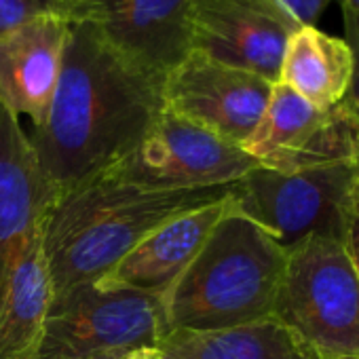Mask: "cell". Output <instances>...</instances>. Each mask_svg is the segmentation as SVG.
I'll return each instance as SVG.
<instances>
[{"mask_svg":"<svg viewBox=\"0 0 359 359\" xmlns=\"http://www.w3.org/2000/svg\"><path fill=\"white\" fill-rule=\"evenodd\" d=\"M342 24H344V43L353 53V74L340 106L346 112H351L355 118H359V13L348 7H342Z\"/></svg>","mask_w":359,"mask_h":359,"instance_id":"cell-19","label":"cell"},{"mask_svg":"<svg viewBox=\"0 0 359 359\" xmlns=\"http://www.w3.org/2000/svg\"><path fill=\"white\" fill-rule=\"evenodd\" d=\"M47 15H62V0H0V36Z\"/></svg>","mask_w":359,"mask_h":359,"instance_id":"cell-18","label":"cell"},{"mask_svg":"<svg viewBox=\"0 0 359 359\" xmlns=\"http://www.w3.org/2000/svg\"><path fill=\"white\" fill-rule=\"evenodd\" d=\"M342 243L346 248V254L359 275V180L355 189L351 191L346 203H344V233Z\"/></svg>","mask_w":359,"mask_h":359,"instance_id":"cell-20","label":"cell"},{"mask_svg":"<svg viewBox=\"0 0 359 359\" xmlns=\"http://www.w3.org/2000/svg\"><path fill=\"white\" fill-rule=\"evenodd\" d=\"M258 167L239 144L165 108L148 135L102 175L148 191H197L231 187Z\"/></svg>","mask_w":359,"mask_h":359,"instance_id":"cell-7","label":"cell"},{"mask_svg":"<svg viewBox=\"0 0 359 359\" xmlns=\"http://www.w3.org/2000/svg\"><path fill=\"white\" fill-rule=\"evenodd\" d=\"M158 348L163 359H319L275 317L218 332H169Z\"/></svg>","mask_w":359,"mask_h":359,"instance_id":"cell-17","label":"cell"},{"mask_svg":"<svg viewBox=\"0 0 359 359\" xmlns=\"http://www.w3.org/2000/svg\"><path fill=\"white\" fill-rule=\"evenodd\" d=\"M279 3L300 26H315L330 0H279Z\"/></svg>","mask_w":359,"mask_h":359,"instance_id":"cell-21","label":"cell"},{"mask_svg":"<svg viewBox=\"0 0 359 359\" xmlns=\"http://www.w3.org/2000/svg\"><path fill=\"white\" fill-rule=\"evenodd\" d=\"M70 22L62 15L34 20L0 36V102L26 114L32 127L43 125L55 95Z\"/></svg>","mask_w":359,"mask_h":359,"instance_id":"cell-13","label":"cell"},{"mask_svg":"<svg viewBox=\"0 0 359 359\" xmlns=\"http://www.w3.org/2000/svg\"><path fill=\"white\" fill-rule=\"evenodd\" d=\"M53 298L41 222L15 256L0 294V359H39Z\"/></svg>","mask_w":359,"mask_h":359,"instance_id":"cell-15","label":"cell"},{"mask_svg":"<svg viewBox=\"0 0 359 359\" xmlns=\"http://www.w3.org/2000/svg\"><path fill=\"white\" fill-rule=\"evenodd\" d=\"M300 24L279 0H191V51L279 81L287 39Z\"/></svg>","mask_w":359,"mask_h":359,"instance_id":"cell-9","label":"cell"},{"mask_svg":"<svg viewBox=\"0 0 359 359\" xmlns=\"http://www.w3.org/2000/svg\"><path fill=\"white\" fill-rule=\"evenodd\" d=\"M241 148L260 167L298 171L359 161V118L340 104L321 110L283 83H275L266 108Z\"/></svg>","mask_w":359,"mask_h":359,"instance_id":"cell-8","label":"cell"},{"mask_svg":"<svg viewBox=\"0 0 359 359\" xmlns=\"http://www.w3.org/2000/svg\"><path fill=\"white\" fill-rule=\"evenodd\" d=\"M338 3H340V7H348L359 13V0H338Z\"/></svg>","mask_w":359,"mask_h":359,"instance_id":"cell-23","label":"cell"},{"mask_svg":"<svg viewBox=\"0 0 359 359\" xmlns=\"http://www.w3.org/2000/svg\"><path fill=\"white\" fill-rule=\"evenodd\" d=\"M287 250L235 203L165 294L169 332H218L273 317Z\"/></svg>","mask_w":359,"mask_h":359,"instance_id":"cell-3","label":"cell"},{"mask_svg":"<svg viewBox=\"0 0 359 359\" xmlns=\"http://www.w3.org/2000/svg\"><path fill=\"white\" fill-rule=\"evenodd\" d=\"M123 355V353H121ZM118 355H106V357H95V359H116Z\"/></svg>","mask_w":359,"mask_h":359,"instance_id":"cell-24","label":"cell"},{"mask_svg":"<svg viewBox=\"0 0 359 359\" xmlns=\"http://www.w3.org/2000/svg\"><path fill=\"white\" fill-rule=\"evenodd\" d=\"M273 317L319 359H359V275L342 239L309 235L287 250Z\"/></svg>","mask_w":359,"mask_h":359,"instance_id":"cell-4","label":"cell"},{"mask_svg":"<svg viewBox=\"0 0 359 359\" xmlns=\"http://www.w3.org/2000/svg\"><path fill=\"white\" fill-rule=\"evenodd\" d=\"M116 359H163V353L158 346H140L118 355Z\"/></svg>","mask_w":359,"mask_h":359,"instance_id":"cell-22","label":"cell"},{"mask_svg":"<svg viewBox=\"0 0 359 359\" xmlns=\"http://www.w3.org/2000/svg\"><path fill=\"white\" fill-rule=\"evenodd\" d=\"M231 189L233 184L148 191L100 175L60 193L43 218V245L55 294L106 277L161 224L226 197Z\"/></svg>","mask_w":359,"mask_h":359,"instance_id":"cell-2","label":"cell"},{"mask_svg":"<svg viewBox=\"0 0 359 359\" xmlns=\"http://www.w3.org/2000/svg\"><path fill=\"white\" fill-rule=\"evenodd\" d=\"M233 203V189L226 197L180 214L152 231L135 250H131L106 277L165 298L195 256L205 245L214 226Z\"/></svg>","mask_w":359,"mask_h":359,"instance_id":"cell-14","label":"cell"},{"mask_svg":"<svg viewBox=\"0 0 359 359\" xmlns=\"http://www.w3.org/2000/svg\"><path fill=\"white\" fill-rule=\"evenodd\" d=\"M191 0H62L70 24H87L137 68L165 79L191 53Z\"/></svg>","mask_w":359,"mask_h":359,"instance_id":"cell-11","label":"cell"},{"mask_svg":"<svg viewBox=\"0 0 359 359\" xmlns=\"http://www.w3.org/2000/svg\"><path fill=\"white\" fill-rule=\"evenodd\" d=\"M275 83L191 51L163 81L165 108L233 144L256 129Z\"/></svg>","mask_w":359,"mask_h":359,"instance_id":"cell-10","label":"cell"},{"mask_svg":"<svg viewBox=\"0 0 359 359\" xmlns=\"http://www.w3.org/2000/svg\"><path fill=\"white\" fill-rule=\"evenodd\" d=\"M163 81L131 64L87 24H70L62 76L30 142L60 193L123 161L165 110Z\"/></svg>","mask_w":359,"mask_h":359,"instance_id":"cell-1","label":"cell"},{"mask_svg":"<svg viewBox=\"0 0 359 359\" xmlns=\"http://www.w3.org/2000/svg\"><path fill=\"white\" fill-rule=\"evenodd\" d=\"M169 334L165 302L108 277L55 294L39 359H95L158 346Z\"/></svg>","mask_w":359,"mask_h":359,"instance_id":"cell-5","label":"cell"},{"mask_svg":"<svg viewBox=\"0 0 359 359\" xmlns=\"http://www.w3.org/2000/svg\"><path fill=\"white\" fill-rule=\"evenodd\" d=\"M353 74V53L344 39L330 36L317 26H298L287 39L279 81L313 106H338Z\"/></svg>","mask_w":359,"mask_h":359,"instance_id":"cell-16","label":"cell"},{"mask_svg":"<svg viewBox=\"0 0 359 359\" xmlns=\"http://www.w3.org/2000/svg\"><path fill=\"white\" fill-rule=\"evenodd\" d=\"M55 197L20 116L0 102V294L24 241Z\"/></svg>","mask_w":359,"mask_h":359,"instance_id":"cell-12","label":"cell"},{"mask_svg":"<svg viewBox=\"0 0 359 359\" xmlns=\"http://www.w3.org/2000/svg\"><path fill=\"white\" fill-rule=\"evenodd\" d=\"M357 180L359 161L298 171L258 167L233 184V203L290 250L309 235L342 239L344 203Z\"/></svg>","mask_w":359,"mask_h":359,"instance_id":"cell-6","label":"cell"}]
</instances>
